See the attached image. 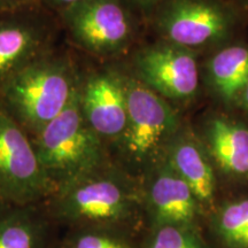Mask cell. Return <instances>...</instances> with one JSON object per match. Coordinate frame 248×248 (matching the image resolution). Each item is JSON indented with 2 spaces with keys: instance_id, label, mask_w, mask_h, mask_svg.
I'll return each instance as SVG.
<instances>
[{
  "instance_id": "1",
  "label": "cell",
  "mask_w": 248,
  "mask_h": 248,
  "mask_svg": "<svg viewBox=\"0 0 248 248\" xmlns=\"http://www.w3.org/2000/svg\"><path fill=\"white\" fill-rule=\"evenodd\" d=\"M80 77L69 55L49 49L0 88V107L33 137L66 109Z\"/></svg>"
},
{
  "instance_id": "2",
  "label": "cell",
  "mask_w": 248,
  "mask_h": 248,
  "mask_svg": "<svg viewBox=\"0 0 248 248\" xmlns=\"http://www.w3.org/2000/svg\"><path fill=\"white\" fill-rule=\"evenodd\" d=\"M44 204L48 218L68 229L124 228L137 215L140 198L128 179L104 164L54 188Z\"/></svg>"
},
{
  "instance_id": "3",
  "label": "cell",
  "mask_w": 248,
  "mask_h": 248,
  "mask_svg": "<svg viewBox=\"0 0 248 248\" xmlns=\"http://www.w3.org/2000/svg\"><path fill=\"white\" fill-rule=\"evenodd\" d=\"M31 138L53 191L105 164L102 140L80 109L79 88L66 109Z\"/></svg>"
},
{
  "instance_id": "4",
  "label": "cell",
  "mask_w": 248,
  "mask_h": 248,
  "mask_svg": "<svg viewBox=\"0 0 248 248\" xmlns=\"http://www.w3.org/2000/svg\"><path fill=\"white\" fill-rule=\"evenodd\" d=\"M52 192L32 138L0 107V203L42 204Z\"/></svg>"
},
{
  "instance_id": "5",
  "label": "cell",
  "mask_w": 248,
  "mask_h": 248,
  "mask_svg": "<svg viewBox=\"0 0 248 248\" xmlns=\"http://www.w3.org/2000/svg\"><path fill=\"white\" fill-rule=\"evenodd\" d=\"M124 88L128 120L115 141L128 162L146 166L173 132L177 120L171 107L139 79L124 76Z\"/></svg>"
},
{
  "instance_id": "6",
  "label": "cell",
  "mask_w": 248,
  "mask_h": 248,
  "mask_svg": "<svg viewBox=\"0 0 248 248\" xmlns=\"http://www.w3.org/2000/svg\"><path fill=\"white\" fill-rule=\"evenodd\" d=\"M59 15L71 42L89 53L113 54L131 39L132 12L121 0H82Z\"/></svg>"
},
{
  "instance_id": "7",
  "label": "cell",
  "mask_w": 248,
  "mask_h": 248,
  "mask_svg": "<svg viewBox=\"0 0 248 248\" xmlns=\"http://www.w3.org/2000/svg\"><path fill=\"white\" fill-rule=\"evenodd\" d=\"M234 11L228 0H163L154 15L167 38L187 48L222 38L234 22Z\"/></svg>"
},
{
  "instance_id": "8",
  "label": "cell",
  "mask_w": 248,
  "mask_h": 248,
  "mask_svg": "<svg viewBox=\"0 0 248 248\" xmlns=\"http://www.w3.org/2000/svg\"><path fill=\"white\" fill-rule=\"evenodd\" d=\"M54 28L35 6L0 13V88L15 73L52 49Z\"/></svg>"
},
{
  "instance_id": "9",
  "label": "cell",
  "mask_w": 248,
  "mask_h": 248,
  "mask_svg": "<svg viewBox=\"0 0 248 248\" xmlns=\"http://www.w3.org/2000/svg\"><path fill=\"white\" fill-rule=\"evenodd\" d=\"M133 64L137 79L163 97L182 100L197 92V61L186 47L172 43L148 46L135 55Z\"/></svg>"
},
{
  "instance_id": "10",
  "label": "cell",
  "mask_w": 248,
  "mask_h": 248,
  "mask_svg": "<svg viewBox=\"0 0 248 248\" xmlns=\"http://www.w3.org/2000/svg\"><path fill=\"white\" fill-rule=\"evenodd\" d=\"M79 105L90 128L102 141L117 140L128 120L124 76L102 71L82 78Z\"/></svg>"
},
{
  "instance_id": "11",
  "label": "cell",
  "mask_w": 248,
  "mask_h": 248,
  "mask_svg": "<svg viewBox=\"0 0 248 248\" xmlns=\"http://www.w3.org/2000/svg\"><path fill=\"white\" fill-rule=\"evenodd\" d=\"M154 228L170 225L187 228L197 215V198L172 170H160L152 177L144 195Z\"/></svg>"
},
{
  "instance_id": "12",
  "label": "cell",
  "mask_w": 248,
  "mask_h": 248,
  "mask_svg": "<svg viewBox=\"0 0 248 248\" xmlns=\"http://www.w3.org/2000/svg\"><path fill=\"white\" fill-rule=\"evenodd\" d=\"M48 219L40 204L0 203V248H46Z\"/></svg>"
},
{
  "instance_id": "13",
  "label": "cell",
  "mask_w": 248,
  "mask_h": 248,
  "mask_svg": "<svg viewBox=\"0 0 248 248\" xmlns=\"http://www.w3.org/2000/svg\"><path fill=\"white\" fill-rule=\"evenodd\" d=\"M212 153L228 172L248 171V130L225 120L213 121L208 132Z\"/></svg>"
},
{
  "instance_id": "14",
  "label": "cell",
  "mask_w": 248,
  "mask_h": 248,
  "mask_svg": "<svg viewBox=\"0 0 248 248\" xmlns=\"http://www.w3.org/2000/svg\"><path fill=\"white\" fill-rule=\"evenodd\" d=\"M170 163L199 201H210L215 192V178L212 168L199 150L190 142H181L172 148Z\"/></svg>"
},
{
  "instance_id": "15",
  "label": "cell",
  "mask_w": 248,
  "mask_h": 248,
  "mask_svg": "<svg viewBox=\"0 0 248 248\" xmlns=\"http://www.w3.org/2000/svg\"><path fill=\"white\" fill-rule=\"evenodd\" d=\"M210 75L222 97H237L248 82V48L233 46L217 53L210 62Z\"/></svg>"
},
{
  "instance_id": "16",
  "label": "cell",
  "mask_w": 248,
  "mask_h": 248,
  "mask_svg": "<svg viewBox=\"0 0 248 248\" xmlns=\"http://www.w3.org/2000/svg\"><path fill=\"white\" fill-rule=\"evenodd\" d=\"M123 228L91 226L69 229L64 248H137Z\"/></svg>"
},
{
  "instance_id": "17",
  "label": "cell",
  "mask_w": 248,
  "mask_h": 248,
  "mask_svg": "<svg viewBox=\"0 0 248 248\" xmlns=\"http://www.w3.org/2000/svg\"><path fill=\"white\" fill-rule=\"evenodd\" d=\"M217 229L230 246L248 248V200L228 204L219 214Z\"/></svg>"
},
{
  "instance_id": "18",
  "label": "cell",
  "mask_w": 248,
  "mask_h": 248,
  "mask_svg": "<svg viewBox=\"0 0 248 248\" xmlns=\"http://www.w3.org/2000/svg\"><path fill=\"white\" fill-rule=\"evenodd\" d=\"M144 248H206L187 228L156 226Z\"/></svg>"
},
{
  "instance_id": "19",
  "label": "cell",
  "mask_w": 248,
  "mask_h": 248,
  "mask_svg": "<svg viewBox=\"0 0 248 248\" xmlns=\"http://www.w3.org/2000/svg\"><path fill=\"white\" fill-rule=\"evenodd\" d=\"M130 11H137L142 14L154 13L163 0H121Z\"/></svg>"
},
{
  "instance_id": "20",
  "label": "cell",
  "mask_w": 248,
  "mask_h": 248,
  "mask_svg": "<svg viewBox=\"0 0 248 248\" xmlns=\"http://www.w3.org/2000/svg\"><path fill=\"white\" fill-rule=\"evenodd\" d=\"M36 0H0V13L35 6Z\"/></svg>"
},
{
  "instance_id": "21",
  "label": "cell",
  "mask_w": 248,
  "mask_h": 248,
  "mask_svg": "<svg viewBox=\"0 0 248 248\" xmlns=\"http://www.w3.org/2000/svg\"><path fill=\"white\" fill-rule=\"evenodd\" d=\"M82 1V0H43L44 5L47 6V7L54 9L58 13L62 9L69 7L71 5H75L77 2Z\"/></svg>"
},
{
  "instance_id": "22",
  "label": "cell",
  "mask_w": 248,
  "mask_h": 248,
  "mask_svg": "<svg viewBox=\"0 0 248 248\" xmlns=\"http://www.w3.org/2000/svg\"><path fill=\"white\" fill-rule=\"evenodd\" d=\"M234 8H239L241 11L248 12V0H228Z\"/></svg>"
},
{
  "instance_id": "23",
  "label": "cell",
  "mask_w": 248,
  "mask_h": 248,
  "mask_svg": "<svg viewBox=\"0 0 248 248\" xmlns=\"http://www.w3.org/2000/svg\"><path fill=\"white\" fill-rule=\"evenodd\" d=\"M243 93H244V104H245V106H246L247 109H248V82H247L246 86H245Z\"/></svg>"
},
{
  "instance_id": "24",
  "label": "cell",
  "mask_w": 248,
  "mask_h": 248,
  "mask_svg": "<svg viewBox=\"0 0 248 248\" xmlns=\"http://www.w3.org/2000/svg\"><path fill=\"white\" fill-rule=\"evenodd\" d=\"M55 248H64V247H63V245L61 244V245H59V246H57Z\"/></svg>"
}]
</instances>
